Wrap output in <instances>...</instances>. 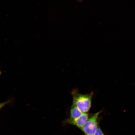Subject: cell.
Wrapping results in <instances>:
<instances>
[{
  "mask_svg": "<svg viewBox=\"0 0 135 135\" xmlns=\"http://www.w3.org/2000/svg\"><path fill=\"white\" fill-rule=\"evenodd\" d=\"M73 104L75 105L82 113H86L89 110L91 106L93 92L86 94L79 93L77 90L72 92Z\"/></svg>",
  "mask_w": 135,
  "mask_h": 135,
  "instance_id": "6da1fadb",
  "label": "cell"
},
{
  "mask_svg": "<svg viewBox=\"0 0 135 135\" xmlns=\"http://www.w3.org/2000/svg\"><path fill=\"white\" fill-rule=\"evenodd\" d=\"M102 110L94 114L88 119L80 129L86 135H94L98 128V116Z\"/></svg>",
  "mask_w": 135,
  "mask_h": 135,
  "instance_id": "7a4b0ae2",
  "label": "cell"
},
{
  "mask_svg": "<svg viewBox=\"0 0 135 135\" xmlns=\"http://www.w3.org/2000/svg\"><path fill=\"white\" fill-rule=\"evenodd\" d=\"M88 118V115L87 112L83 113L78 118L74 120L68 119L66 120L67 123L74 125L81 129Z\"/></svg>",
  "mask_w": 135,
  "mask_h": 135,
  "instance_id": "3957f363",
  "label": "cell"
},
{
  "mask_svg": "<svg viewBox=\"0 0 135 135\" xmlns=\"http://www.w3.org/2000/svg\"><path fill=\"white\" fill-rule=\"evenodd\" d=\"M82 113L75 105L72 104L70 111V116L69 119L74 120L79 117Z\"/></svg>",
  "mask_w": 135,
  "mask_h": 135,
  "instance_id": "277c9868",
  "label": "cell"
},
{
  "mask_svg": "<svg viewBox=\"0 0 135 135\" xmlns=\"http://www.w3.org/2000/svg\"><path fill=\"white\" fill-rule=\"evenodd\" d=\"M94 135H104L100 127H98Z\"/></svg>",
  "mask_w": 135,
  "mask_h": 135,
  "instance_id": "5b68a950",
  "label": "cell"
},
{
  "mask_svg": "<svg viewBox=\"0 0 135 135\" xmlns=\"http://www.w3.org/2000/svg\"><path fill=\"white\" fill-rule=\"evenodd\" d=\"M10 100H9L5 102L0 103V110L4 106L9 103L10 102Z\"/></svg>",
  "mask_w": 135,
  "mask_h": 135,
  "instance_id": "8992f818",
  "label": "cell"
},
{
  "mask_svg": "<svg viewBox=\"0 0 135 135\" xmlns=\"http://www.w3.org/2000/svg\"><path fill=\"white\" fill-rule=\"evenodd\" d=\"M1 74V72L0 70V75Z\"/></svg>",
  "mask_w": 135,
  "mask_h": 135,
  "instance_id": "52a82bcc",
  "label": "cell"
}]
</instances>
